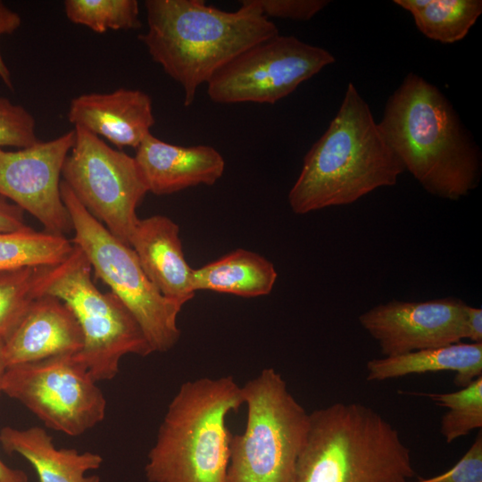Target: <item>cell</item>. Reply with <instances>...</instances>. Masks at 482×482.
<instances>
[{
	"label": "cell",
	"mask_w": 482,
	"mask_h": 482,
	"mask_svg": "<svg viewBox=\"0 0 482 482\" xmlns=\"http://www.w3.org/2000/svg\"><path fill=\"white\" fill-rule=\"evenodd\" d=\"M378 126L405 170L428 193L457 201L477 187L478 149L449 101L421 76L403 79Z\"/></svg>",
	"instance_id": "obj_1"
},
{
	"label": "cell",
	"mask_w": 482,
	"mask_h": 482,
	"mask_svg": "<svg viewBox=\"0 0 482 482\" xmlns=\"http://www.w3.org/2000/svg\"><path fill=\"white\" fill-rule=\"evenodd\" d=\"M145 7L148 28L138 38L153 61L181 86L185 106L229 61L278 35L275 23L247 0L234 12L202 0H147Z\"/></svg>",
	"instance_id": "obj_2"
},
{
	"label": "cell",
	"mask_w": 482,
	"mask_h": 482,
	"mask_svg": "<svg viewBox=\"0 0 482 482\" xmlns=\"http://www.w3.org/2000/svg\"><path fill=\"white\" fill-rule=\"evenodd\" d=\"M404 170L370 106L349 83L337 114L303 158L288 194L289 206L303 215L351 204L375 189L395 186Z\"/></svg>",
	"instance_id": "obj_3"
},
{
	"label": "cell",
	"mask_w": 482,
	"mask_h": 482,
	"mask_svg": "<svg viewBox=\"0 0 482 482\" xmlns=\"http://www.w3.org/2000/svg\"><path fill=\"white\" fill-rule=\"evenodd\" d=\"M410 449L374 409L336 403L310 413L305 442L291 482H407Z\"/></svg>",
	"instance_id": "obj_4"
},
{
	"label": "cell",
	"mask_w": 482,
	"mask_h": 482,
	"mask_svg": "<svg viewBox=\"0 0 482 482\" xmlns=\"http://www.w3.org/2000/svg\"><path fill=\"white\" fill-rule=\"evenodd\" d=\"M244 405L233 377L183 383L167 407L145 467L149 482H228L227 417Z\"/></svg>",
	"instance_id": "obj_5"
},
{
	"label": "cell",
	"mask_w": 482,
	"mask_h": 482,
	"mask_svg": "<svg viewBox=\"0 0 482 482\" xmlns=\"http://www.w3.org/2000/svg\"><path fill=\"white\" fill-rule=\"evenodd\" d=\"M92 267L74 245L62 262L38 267L37 295L62 300L80 327L83 345L76 358L96 382L111 380L126 354L147 356L153 350L135 317L112 292H101L91 278Z\"/></svg>",
	"instance_id": "obj_6"
},
{
	"label": "cell",
	"mask_w": 482,
	"mask_h": 482,
	"mask_svg": "<svg viewBox=\"0 0 482 482\" xmlns=\"http://www.w3.org/2000/svg\"><path fill=\"white\" fill-rule=\"evenodd\" d=\"M241 388L247 418L244 432L230 438L228 482H291L310 413L272 368Z\"/></svg>",
	"instance_id": "obj_7"
},
{
	"label": "cell",
	"mask_w": 482,
	"mask_h": 482,
	"mask_svg": "<svg viewBox=\"0 0 482 482\" xmlns=\"http://www.w3.org/2000/svg\"><path fill=\"white\" fill-rule=\"evenodd\" d=\"M61 195L75 232L71 242L84 253L96 276L135 317L153 353L173 348L180 337L177 320L184 305L157 290L133 249L94 218L62 179Z\"/></svg>",
	"instance_id": "obj_8"
},
{
	"label": "cell",
	"mask_w": 482,
	"mask_h": 482,
	"mask_svg": "<svg viewBox=\"0 0 482 482\" xmlns=\"http://www.w3.org/2000/svg\"><path fill=\"white\" fill-rule=\"evenodd\" d=\"M74 145L62 176L84 208L115 237L129 245L136 210L147 186L134 157L75 126Z\"/></svg>",
	"instance_id": "obj_9"
},
{
	"label": "cell",
	"mask_w": 482,
	"mask_h": 482,
	"mask_svg": "<svg viewBox=\"0 0 482 482\" xmlns=\"http://www.w3.org/2000/svg\"><path fill=\"white\" fill-rule=\"evenodd\" d=\"M96 384L75 354L62 355L8 367L3 393L46 428L79 436L105 417L106 399Z\"/></svg>",
	"instance_id": "obj_10"
},
{
	"label": "cell",
	"mask_w": 482,
	"mask_h": 482,
	"mask_svg": "<svg viewBox=\"0 0 482 482\" xmlns=\"http://www.w3.org/2000/svg\"><path fill=\"white\" fill-rule=\"evenodd\" d=\"M335 62L326 49L293 36H275L245 50L217 71L207 83L219 104H275Z\"/></svg>",
	"instance_id": "obj_11"
},
{
	"label": "cell",
	"mask_w": 482,
	"mask_h": 482,
	"mask_svg": "<svg viewBox=\"0 0 482 482\" xmlns=\"http://www.w3.org/2000/svg\"><path fill=\"white\" fill-rule=\"evenodd\" d=\"M75 129L18 151L0 148V195L33 215L46 231L64 236L72 223L61 195V176Z\"/></svg>",
	"instance_id": "obj_12"
},
{
	"label": "cell",
	"mask_w": 482,
	"mask_h": 482,
	"mask_svg": "<svg viewBox=\"0 0 482 482\" xmlns=\"http://www.w3.org/2000/svg\"><path fill=\"white\" fill-rule=\"evenodd\" d=\"M459 298L390 301L359 316L384 357L436 348L465 339V306Z\"/></svg>",
	"instance_id": "obj_13"
},
{
	"label": "cell",
	"mask_w": 482,
	"mask_h": 482,
	"mask_svg": "<svg viewBox=\"0 0 482 482\" xmlns=\"http://www.w3.org/2000/svg\"><path fill=\"white\" fill-rule=\"evenodd\" d=\"M8 366L77 354L83 337L77 319L60 299L37 297L4 341Z\"/></svg>",
	"instance_id": "obj_14"
},
{
	"label": "cell",
	"mask_w": 482,
	"mask_h": 482,
	"mask_svg": "<svg viewBox=\"0 0 482 482\" xmlns=\"http://www.w3.org/2000/svg\"><path fill=\"white\" fill-rule=\"evenodd\" d=\"M68 120L118 147L136 149L151 134L155 122L150 96L139 89L129 88L74 97Z\"/></svg>",
	"instance_id": "obj_15"
},
{
	"label": "cell",
	"mask_w": 482,
	"mask_h": 482,
	"mask_svg": "<svg viewBox=\"0 0 482 482\" xmlns=\"http://www.w3.org/2000/svg\"><path fill=\"white\" fill-rule=\"evenodd\" d=\"M134 158L148 192L158 195L213 185L225 169L222 155L212 146L172 145L152 134L138 145Z\"/></svg>",
	"instance_id": "obj_16"
},
{
	"label": "cell",
	"mask_w": 482,
	"mask_h": 482,
	"mask_svg": "<svg viewBox=\"0 0 482 482\" xmlns=\"http://www.w3.org/2000/svg\"><path fill=\"white\" fill-rule=\"evenodd\" d=\"M129 246L149 280L163 296L183 305L195 296L193 269L185 258L179 227L171 219L163 215L139 219Z\"/></svg>",
	"instance_id": "obj_17"
},
{
	"label": "cell",
	"mask_w": 482,
	"mask_h": 482,
	"mask_svg": "<svg viewBox=\"0 0 482 482\" xmlns=\"http://www.w3.org/2000/svg\"><path fill=\"white\" fill-rule=\"evenodd\" d=\"M0 445L6 453L27 460L38 482H101L99 476L87 475L101 467L103 457L99 453L56 447L44 428H2Z\"/></svg>",
	"instance_id": "obj_18"
},
{
	"label": "cell",
	"mask_w": 482,
	"mask_h": 482,
	"mask_svg": "<svg viewBox=\"0 0 482 482\" xmlns=\"http://www.w3.org/2000/svg\"><path fill=\"white\" fill-rule=\"evenodd\" d=\"M367 380L383 381L411 374L453 371L454 384L464 387L482 376V343H455L367 362Z\"/></svg>",
	"instance_id": "obj_19"
},
{
	"label": "cell",
	"mask_w": 482,
	"mask_h": 482,
	"mask_svg": "<svg viewBox=\"0 0 482 482\" xmlns=\"http://www.w3.org/2000/svg\"><path fill=\"white\" fill-rule=\"evenodd\" d=\"M278 273L272 262L257 253L238 248L192 271V287L245 298L269 295Z\"/></svg>",
	"instance_id": "obj_20"
},
{
	"label": "cell",
	"mask_w": 482,
	"mask_h": 482,
	"mask_svg": "<svg viewBox=\"0 0 482 482\" xmlns=\"http://www.w3.org/2000/svg\"><path fill=\"white\" fill-rule=\"evenodd\" d=\"M408 11L418 29L444 44L463 39L482 13L480 0H395Z\"/></svg>",
	"instance_id": "obj_21"
},
{
	"label": "cell",
	"mask_w": 482,
	"mask_h": 482,
	"mask_svg": "<svg viewBox=\"0 0 482 482\" xmlns=\"http://www.w3.org/2000/svg\"><path fill=\"white\" fill-rule=\"evenodd\" d=\"M73 247L65 236L39 232L29 227L0 233V272L58 264L71 254Z\"/></svg>",
	"instance_id": "obj_22"
},
{
	"label": "cell",
	"mask_w": 482,
	"mask_h": 482,
	"mask_svg": "<svg viewBox=\"0 0 482 482\" xmlns=\"http://www.w3.org/2000/svg\"><path fill=\"white\" fill-rule=\"evenodd\" d=\"M437 405L445 408L440 432L446 443L482 428V376L468 386L450 393L427 395Z\"/></svg>",
	"instance_id": "obj_23"
},
{
	"label": "cell",
	"mask_w": 482,
	"mask_h": 482,
	"mask_svg": "<svg viewBox=\"0 0 482 482\" xmlns=\"http://www.w3.org/2000/svg\"><path fill=\"white\" fill-rule=\"evenodd\" d=\"M63 5L71 22L96 33L141 27L137 0H66Z\"/></svg>",
	"instance_id": "obj_24"
},
{
	"label": "cell",
	"mask_w": 482,
	"mask_h": 482,
	"mask_svg": "<svg viewBox=\"0 0 482 482\" xmlns=\"http://www.w3.org/2000/svg\"><path fill=\"white\" fill-rule=\"evenodd\" d=\"M37 268L0 272V339L4 341L38 297L35 286Z\"/></svg>",
	"instance_id": "obj_25"
},
{
	"label": "cell",
	"mask_w": 482,
	"mask_h": 482,
	"mask_svg": "<svg viewBox=\"0 0 482 482\" xmlns=\"http://www.w3.org/2000/svg\"><path fill=\"white\" fill-rule=\"evenodd\" d=\"M40 141L36 135L33 116L21 105L0 97V148L14 146L22 149Z\"/></svg>",
	"instance_id": "obj_26"
},
{
	"label": "cell",
	"mask_w": 482,
	"mask_h": 482,
	"mask_svg": "<svg viewBox=\"0 0 482 482\" xmlns=\"http://www.w3.org/2000/svg\"><path fill=\"white\" fill-rule=\"evenodd\" d=\"M261 14L270 18L308 21L329 3L327 0H247Z\"/></svg>",
	"instance_id": "obj_27"
},
{
	"label": "cell",
	"mask_w": 482,
	"mask_h": 482,
	"mask_svg": "<svg viewBox=\"0 0 482 482\" xmlns=\"http://www.w3.org/2000/svg\"><path fill=\"white\" fill-rule=\"evenodd\" d=\"M407 482H482L481 429L468 451L450 470L435 477Z\"/></svg>",
	"instance_id": "obj_28"
},
{
	"label": "cell",
	"mask_w": 482,
	"mask_h": 482,
	"mask_svg": "<svg viewBox=\"0 0 482 482\" xmlns=\"http://www.w3.org/2000/svg\"><path fill=\"white\" fill-rule=\"evenodd\" d=\"M21 24V18L19 13L9 9L3 2L0 1V36L12 34ZM0 78L4 85L13 90L11 72L4 63L0 53Z\"/></svg>",
	"instance_id": "obj_29"
},
{
	"label": "cell",
	"mask_w": 482,
	"mask_h": 482,
	"mask_svg": "<svg viewBox=\"0 0 482 482\" xmlns=\"http://www.w3.org/2000/svg\"><path fill=\"white\" fill-rule=\"evenodd\" d=\"M29 228L24 220L23 210L0 195V233L13 232Z\"/></svg>",
	"instance_id": "obj_30"
},
{
	"label": "cell",
	"mask_w": 482,
	"mask_h": 482,
	"mask_svg": "<svg viewBox=\"0 0 482 482\" xmlns=\"http://www.w3.org/2000/svg\"><path fill=\"white\" fill-rule=\"evenodd\" d=\"M465 339L471 343H482V310L466 304L465 306Z\"/></svg>",
	"instance_id": "obj_31"
},
{
	"label": "cell",
	"mask_w": 482,
	"mask_h": 482,
	"mask_svg": "<svg viewBox=\"0 0 482 482\" xmlns=\"http://www.w3.org/2000/svg\"><path fill=\"white\" fill-rule=\"evenodd\" d=\"M0 482H29V476L23 470L8 466L0 458Z\"/></svg>",
	"instance_id": "obj_32"
},
{
	"label": "cell",
	"mask_w": 482,
	"mask_h": 482,
	"mask_svg": "<svg viewBox=\"0 0 482 482\" xmlns=\"http://www.w3.org/2000/svg\"><path fill=\"white\" fill-rule=\"evenodd\" d=\"M8 367L4 352V342L3 339H0V395L3 393L4 378Z\"/></svg>",
	"instance_id": "obj_33"
}]
</instances>
